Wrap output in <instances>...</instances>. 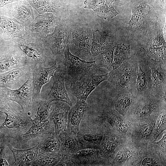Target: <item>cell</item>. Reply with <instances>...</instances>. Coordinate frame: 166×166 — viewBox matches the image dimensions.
<instances>
[{
  "instance_id": "6da1fadb",
  "label": "cell",
  "mask_w": 166,
  "mask_h": 166,
  "mask_svg": "<svg viewBox=\"0 0 166 166\" xmlns=\"http://www.w3.org/2000/svg\"><path fill=\"white\" fill-rule=\"evenodd\" d=\"M26 31L21 37L11 40L25 58L27 65L47 67L53 65L55 58L45 45V36L37 32Z\"/></svg>"
},
{
  "instance_id": "7a4b0ae2",
  "label": "cell",
  "mask_w": 166,
  "mask_h": 166,
  "mask_svg": "<svg viewBox=\"0 0 166 166\" xmlns=\"http://www.w3.org/2000/svg\"><path fill=\"white\" fill-rule=\"evenodd\" d=\"M166 98L153 94L135 97L125 117L132 124L156 119L166 110Z\"/></svg>"
},
{
  "instance_id": "3957f363",
  "label": "cell",
  "mask_w": 166,
  "mask_h": 166,
  "mask_svg": "<svg viewBox=\"0 0 166 166\" xmlns=\"http://www.w3.org/2000/svg\"><path fill=\"white\" fill-rule=\"evenodd\" d=\"M136 77L134 56L129 57L119 67L108 72L107 80L114 88L115 94L131 91Z\"/></svg>"
},
{
  "instance_id": "277c9868",
  "label": "cell",
  "mask_w": 166,
  "mask_h": 166,
  "mask_svg": "<svg viewBox=\"0 0 166 166\" xmlns=\"http://www.w3.org/2000/svg\"><path fill=\"white\" fill-rule=\"evenodd\" d=\"M108 77V73L97 66L81 75L70 85L71 93L77 98L86 101L91 93Z\"/></svg>"
},
{
  "instance_id": "5b68a950",
  "label": "cell",
  "mask_w": 166,
  "mask_h": 166,
  "mask_svg": "<svg viewBox=\"0 0 166 166\" xmlns=\"http://www.w3.org/2000/svg\"><path fill=\"white\" fill-rule=\"evenodd\" d=\"M134 56L136 77L134 86L131 91L132 93L135 98L152 94L147 53L142 48Z\"/></svg>"
},
{
  "instance_id": "8992f818",
  "label": "cell",
  "mask_w": 166,
  "mask_h": 166,
  "mask_svg": "<svg viewBox=\"0 0 166 166\" xmlns=\"http://www.w3.org/2000/svg\"><path fill=\"white\" fill-rule=\"evenodd\" d=\"M57 63L58 67L63 71L65 79L68 81L70 85L81 75L98 66L95 61H86L72 54L68 45L65 48L63 60Z\"/></svg>"
},
{
  "instance_id": "52a82bcc",
  "label": "cell",
  "mask_w": 166,
  "mask_h": 166,
  "mask_svg": "<svg viewBox=\"0 0 166 166\" xmlns=\"http://www.w3.org/2000/svg\"><path fill=\"white\" fill-rule=\"evenodd\" d=\"M10 100L18 103L23 111L32 118L36 114L38 103L33 98V85L31 72L27 81L19 88L12 89L6 88Z\"/></svg>"
},
{
  "instance_id": "ba28073f",
  "label": "cell",
  "mask_w": 166,
  "mask_h": 166,
  "mask_svg": "<svg viewBox=\"0 0 166 166\" xmlns=\"http://www.w3.org/2000/svg\"><path fill=\"white\" fill-rule=\"evenodd\" d=\"M55 133L53 123L49 120L46 122L37 121L33 120L29 129L25 133L17 138L11 139L10 142L18 145L21 148H25L30 140L37 144Z\"/></svg>"
},
{
  "instance_id": "9c48e42d",
  "label": "cell",
  "mask_w": 166,
  "mask_h": 166,
  "mask_svg": "<svg viewBox=\"0 0 166 166\" xmlns=\"http://www.w3.org/2000/svg\"><path fill=\"white\" fill-rule=\"evenodd\" d=\"M0 112L4 113L6 117L4 122L0 126L1 128H6L9 131L8 137L15 139L26 133L30 128L33 119L22 110Z\"/></svg>"
},
{
  "instance_id": "30bf717a",
  "label": "cell",
  "mask_w": 166,
  "mask_h": 166,
  "mask_svg": "<svg viewBox=\"0 0 166 166\" xmlns=\"http://www.w3.org/2000/svg\"><path fill=\"white\" fill-rule=\"evenodd\" d=\"M69 34L65 26L59 23L55 26L52 34L45 37V45L51 50L57 61L61 62L63 60Z\"/></svg>"
},
{
  "instance_id": "8fae6325",
  "label": "cell",
  "mask_w": 166,
  "mask_h": 166,
  "mask_svg": "<svg viewBox=\"0 0 166 166\" xmlns=\"http://www.w3.org/2000/svg\"><path fill=\"white\" fill-rule=\"evenodd\" d=\"M156 119L132 124L130 138L132 143L141 149L147 148L156 141L154 131Z\"/></svg>"
},
{
  "instance_id": "7c38bea8",
  "label": "cell",
  "mask_w": 166,
  "mask_h": 166,
  "mask_svg": "<svg viewBox=\"0 0 166 166\" xmlns=\"http://www.w3.org/2000/svg\"><path fill=\"white\" fill-rule=\"evenodd\" d=\"M129 140L117 135L109 124L104 125V136L99 148L104 165H111L119 147Z\"/></svg>"
},
{
  "instance_id": "4fadbf2b",
  "label": "cell",
  "mask_w": 166,
  "mask_h": 166,
  "mask_svg": "<svg viewBox=\"0 0 166 166\" xmlns=\"http://www.w3.org/2000/svg\"><path fill=\"white\" fill-rule=\"evenodd\" d=\"M152 94L166 98V64L154 60L148 55Z\"/></svg>"
},
{
  "instance_id": "5bb4252c",
  "label": "cell",
  "mask_w": 166,
  "mask_h": 166,
  "mask_svg": "<svg viewBox=\"0 0 166 166\" xmlns=\"http://www.w3.org/2000/svg\"><path fill=\"white\" fill-rule=\"evenodd\" d=\"M7 49L0 52V74L17 68L27 65L22 52L11 40Z\"/></svg>"
},
{
  "instance_id": "9a60e30c",
  "label": "cell",
  "mask_w": 166,
  "mask_h": 166,
  "mask_svg": "<svg viewBox=\"0 0 166 166\" xmlns=\"http://www.w3.org/2000/svg\"><path fill=\"white\" fill-rule=\"evenodd\" d=\"M141 151L131 140L127 141L118 148L111 165L134 166L140 158Z\"/></svg>"
},
{
  "instance_id": "2e32d148",
  "label": "cell",
  "mask_w": 166,
  "mask_h": 166,
  "mask_svg": "<svg viewBox=\"0 0 166 166\" xmlns=\"http://www.w3.org/2000/svg\"><path fill=\"white\" fill-rule=\"evenodd\" d=\"M58 68L56 61L53 65L49 67L40 65L30 67L33 85V98L35 102L38 103L42 87L49 81Z\"/></svg>"
},
{
  "instance_id": "e0dca14e",
  "label": "cell",
  "mask_w": 166,
  "mask_h": 166,
  "mask_svg": "<svg viewBox=\"0 0 166 166\" xmlns=\"http://www.w3.org/2000/svg\"><path fill=\"white\" fill-rule=\"evenodd\" d=\"M31 73L30 67L26 65L1 73L0 87L17 89L27 81Z\"/></svg>"
},
{
  "instance_id": "ac0fdd59",
  "label": "cell",
  "mask_w": 166,
  "mask_h": 166,
  "mask_svg": "<svg viewBox=\"0 0 166 166\" xmlns=\"http://www.w3.org/2000/svg\"><path fill=\"white\" fill-rule=\"evenodd\" d=\"M59 23L57 16L52 13H45L37 16L25 29L26 31L37 32L45 37L52 34Z\"/></svg>"
},
{
  "instance_id": "d6986e66",
  "label": "cell",
  "mask_w": 166,
  "mask_h": 166,
  "mask_svg": "<svg viewBox=\"0 0 166 166\" xmlns=\"http://www.w3.org/2000/svg\"><path fill=\"white\" fill-rule=\"evenodd\" d=\"M92 34L91 30L88 28L74 30L70 34L69 42L77 54L84 57L91 56Z\"/></svg>"
},
{
  "instance_id": "ffe728a7",
  "label": "cell",
  "mask_w": 166,
  "mask_h": 166,
  "mask_svg": "<svg viewBox=\"0 0 166 166\" xmlns=\"http://www.w3.org/2000/svg\"><path fill=\"white\" fill-rule=\"evenodd\" d=\"M71 107L67 103L60 101L52 102V109L49 118L53 123L55 133L58 135L67 130L68 114Z\"/></svg>"
},
{
  "instance_id": "44dd1931",
  "label": "cell",
  "mask_w": 166,
  "mask_h": 166,
  "mask_svg": "<svg viewBox=\"0 0 166 166\" xmlns=\"http://www.w3.org/2000/svg\"><path fill=\"white\" fill-rule=\"evenodd\" d=\"M65 79L63 71L58 67L53 76V83L48 94V100L51 102L56 101H63L72 107V103L66 89Z\"/></svg>"
},
{
  "instance_id": "7402d4cb",
  "label": "cell",
  "mask_w": 166,
  "mask_h": 166,
  "mask_svg": "<svg viewBox=\"0 0 166 166\" xmlns=\"http://www.w3.org/2000/svg\"><path fill=\"white\" fill-rule=\"evenodd\" d=\"M8 5L11 15L25 27L28 26L34 20L32 7L26 0H19Z\"/></svg>"
},
{
  "instance_id": "603a6c76",
  "label": "cell",
  "mask_w": 166,
  "mask_h": 166,
  "mask_svg": "<svg viewBox=\"0 0 166 166\" xmlns=\"http://www.w3.org/2000/svg\"><path fill=\"white\" fill-rule=\"evenodd\" d=\"M70 158L75 166L104 165L98 149H82L71 155Z\"/></svg>"
},
{
  "instance_id": "cb8c5ba5",
  "label": "cell",
  "mask_w": 166,
  "mask_h": 166,
  "mask_svg": "<svg viewBox=\"0 0 166 166\" xmlns=\"http://www.w3.org/2000/svg\"><path fill=\"white\" fill-rule=\"evenodd\" d=\"M87 108L86 101L77 98L75 105L70 107L68 114L67 131L77 135L80 124Z\"/></svg>"
},
{
  "instance_id": "d4e9b609",
  "label": "cell",
  "mask_w": 166,
  "mask_h": 166,
  "mask_svg": "<svg viewBox=\"0 0 166 166\" xmlns=\"http://www.w3.org/2000/svg\"><path fill=\"white\" fill-rule=\"evenodd\" d=\"M0 27L3 30V38L9 41L21 37L26 33L23 24L14 18L0 15Z\"/></svg>"
},
{
  "instance_id": "484cf974",
  "label": "cell",
  "mask_w": 166,
  "mask_h": 166,
  "mask_svg": "<svg viewBox=\"0 0 166 166\" xmlns=\"http://www.w3.org/2000/svg\"><path fill=\"white\" fill-rule=\"evenodd\" d=\"M8 147L14 156L15 166H31L38 156V144L24 150L15 148L10 143L8 145Z\"/></svg>"
},
{
  "instance_id": "4316f807",
  "label": "cell",
  "mask_w": 166,
  "mask_h": 166,
  "mask_svg": "<svg viewBox=\"0 0 166 166\" xmlns=\"http://www.w3.org/2000/svg\"><path fill=\"white\" fill-rule=\"evenodd\" d=\"M58 136L61 143L59 153L61 156H70L82 149L75 134L67 130L61 132Z\"/></svg>"
},
{
  "instance_id": "83f0119b",
  "label": "cell",
  "mask_w": 166,
  "mask_h": 166,
  "mask_svg": "<svg viewBox=\"0 0 166 166\" xmlns=\"http://www.w3.org/2000/svg\"><path fill=\"white\" fill-rule=\"evenodd\" d=\"M40 14L52 13L57 16L60 10V0H26Z\"/></svg>"
},
{
  "instance_id": "f1b7e54d",
  "label": "cell",
  "mask_w": 166,
  "mask_h": 166,
  "mask_svg": "<svg viewBox=\"0 0 166 166\" xmlns=\"http://www.w3.org/2000/svg\"><path fill=\"white\" fill-rule=\"evenodd\" d=\"M115 95V109L121 115L125 117L135 97L130 91H123Z\"/></svg>"
},
{
  "instance_id": "f546056e",
  "label": "cell",
  "mask_w": 166,
  "mask_h": 166,
  "mask_svg": "<svg viewBox=\"0 0 166 166\" xmlns=\"http://www.w3.org/2000/svg\"><path fill=\"white\" fill-rule=\"evenodd\" d=\"M150 145L141 149L140 156L134 166H165Z\"/></svg>"
},
{
  "instance_id": "4dcf8cb0",
  "label": "cell",
  "mask_w": 166,
  "mask_h": 166,
  "mask_svg": "<svg viewBox=\"0 0 166 166\" xmlns=\"http://www.w3.org/2000/svg\"><path fill=\"white\" fill-rule=\"evenodd\" d=\"M104 133L92 132H81L77 135L82 149L91 148L99 149Z\"/></svg>"
},
{
  "instance_id": "1f68e13d",
  "label": "cell",
  "mask_w": 166,
  "mask_h": 166,
  "mask_svg": "<svg viewBox=\"0 0 166 166\" xmlns=\"http://www.w3.org/2000/svg\"><path fill=\"white\" fill-rule=\"evenodd\" d=\"M60 143L58 135L54 133L37 144L38 155L59 153Z\"/></svg>"
},
{
  "instance_id": "d6a6232c",
  "label": "cell",
  "mask_w": 166,
  "mask_h": 166,
  "mask_svg": "<svg viewBox=\"0 0 166 166\" xmlns=\"http://www.w3.org/2000/svg\"><path fill=\"white\" fill-rule=\"evenodd\" d=\"M92 34L90 48L91 56L95 57L114 45L113 44L108 43L98 31H95Z\"/></svg>"
},
{
  "instance_id": "836d02e7",
  "label": "cell",
  "mask_w": 166,
  "mask_h": 166,
  "mask_svg": "<svg viewBox=\"0 0 166 166\" xmlns=\"http://www.w3.org/2000/svg\"><path fill=\"white\" fill-rule=\"evenodd\" d=\"M130 49L129 45H125L124 44L115 46L112 64L113 70L119 67L130 57Z\"/></svg>"
},
{
  "instance_id": "e575fe53",
  "label": "cell",
  "mask_w": 166,
  "mask_h": 166,
  "mask_svg": "<svg viewBox=\"0 0 166 166\" xmlns=\"http://www.w3.org/2000/svg\"><path fill=\"white\" fill-rule=\"evenodd\" d=\"M52 102L45 100H40L34 121L46 122L49 121L52 109Z\"/></svg>"
},
{
  "instance_id": "d590c367",
  "label": "cell",
  "mask_w": 166,
  "mask_h": 166,
  "mask_svg": "<svg viewBox=\"0 0 166 166\" xmlns=\"http://www.w3.org/2000/svg\"><path fill=\"white\" fill-rule=\"evenodd\" d=\"M115 46L108 48L95 57V61L97 65L100 68H104L109 72L113 69L112 64L113 52Z\"/></svg>"
},
{
  "instance_id": "8d00e7d4",
  "label": "cell",
  "mask_w": 166,
  "mask_h": 166,
  "mask_svg": "<svg viewBox=\"0 0 166 166\" xmlns=\"http://www.w3.org/2000/svg\"><path fill=\"white\" fill-rule=\"evenodd\" d=\"M61 156L60 153L38 155L31 166H56L60 161Z\"/></svg>"
},
{
  "instance_id": "74e56055",
  "label": "cell",
  "mask_w": 166,
  "mask_h": 166,
  "mask_svg": "<svg viewBox=\"0 0 166 166\" xmlns=\"http://www.w3.org/2000/svg\"><path fill=\"white\" fill-rule=\"evenodd\" d=\"M164 132L161 139L157 141H155L151 145L161 160L166 164V130Z\"/></svg>"
},
{
  "instance_id": "f35d334b",
  "label": "cell",
  "mask_w": 166,
  "mask_h": 166,
  "mask_svg": "<svg viewBox=\"0 0 166 166\" xmlns=\"http://www.w3.org/2000/svg\"><path fill=\"white\" fill-rule=\"evenodd\" d=\"M166 110L161 113L158 116L154 127V134L156 140L161 133L166 130Z\"/></svg>"
},
{
  "instance_id": "ab89813d",
  "label": "cell",
  "mask_w": 166,
  "mask_h": 166,
  "mask_svg": "<svg viewBox=\"0 0 166 166\" xmlns=\"http://www.w3.org/2000/svg\"><path fill=\"white\" fill-rule=\"evenodd\" d=\"M14 102L11 101L5 88L0 87V109L2 111H8L12 108Z\"/></svg>"
},
{
  "instance_id": "60d3db41",
  "label": "cell",
  "mask_w": 166,
  "mask_h": 166,
  "mask_svg": "<svg viewBox=\"0 0 166 166\" xmlns=\"http://www.w3.org/2000/svg\"><path fill=\"white\" fill-rule=\"evenodd\" d=\"M56 166H75L70 156H61V159Z\"/></svg>"
},
{
  "instance_id": "b9f144b4",
  "label": "cell",
  "mask_w": 166,
  "mask_h": 166,
  "mask_svg": "<svg viewBox=\"0 0 166 166\" xmlns=\"http://www.w3.org/2000/svg\"><path fill=\"white\" fill-rule=\"evenodd\" d=\"M19 0H0V8Z\"/></svg>"
},
{
  "instance_id": "7bdbcfd3",
  "label": "cell",
  "mask_w": 166,
  "mask_h": 166,
  "mask_svg": "<svg viewBox=\"0 0 166 166\" xmlns=\"http://www.w3.org/2000/svg\"><path fill=\"white\" fill-rule=\"evenodd\" d=\"M0 166H11L8 163L7 160L4 158H2L0 159Z\"/></svg>"
},
{
  "instance_id": "ee69618b",
  "label": "cell",
  "mask_w": 166,
  "mask_h": 166,
  "mask_svg": "<svg viewBox=\"0 0 166 166\" xmlns=\"http://www.w3.org/2000/svg\"><path fill=\"white\" fill-rule=\"evenodd\" d=\"M158 0L159 1V2H163L164 0Z\"/></svg>"
},
{
  "instance_id": "f6af8a7d",
  "label": "cell",
  "mask_w": 166,
  "mask_h": 166,
  "mask_svg": "<svg viewBox=\"0 0 166 166\" xmlns=\"http://www.w3.org/2000/svg\"></svg>"
}]
</instances>
